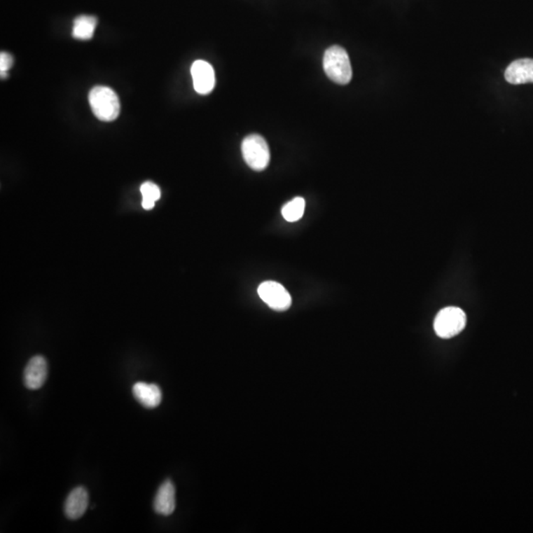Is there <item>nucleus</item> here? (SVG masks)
<instances>
[{"mask_svg": "<svg viewBox=\"0 0 533 533\" xmlns=\"http://www.w3.org/2000/svg\"><path fill=\"white\" fill-rule=\"evenodd\" d=\"M134 398L146 408L153 409L162 401V392L156 385L137 382L132 387Z\"/></svg>", "mask_w": 533, "mask_h": 533, "instance_id": "9b49d317", "label": "nucleus"}, {"mask_svg": "<svg viewBox=\"0 0 533 533\" xmlns=\"http://www.w3.org/2000/svg\"><path fill=\"white\" fill-rule=\"evenodd\" d=\"M89 496L83 487H77L67 496L64 504V513L69 520H78L88 510Z\"/></svg>", "mask_w": 533, "mask_h": 533, "instance_id": "1a4fd4ad", "label": "nucleus"}, {"mask_svg": "<svg viewBox=\"0 0 533 533\" xmlns=\"http://www.w3.org/2000/svg\"><path fill=\"white\" fill-rule=\"evenodd\" d=\"M141 193L142 195V207L147 211H151L155 207L156 201H158L161 197L160 189L158 185L153 182H144L141 186Z\"/></svg>", "mask_w": 533, "mask_h": 533, "instance_id": "4468645a", "label": "nucleus"}, {"mask_svg": "<svg viewBox=\"0 0 533 533\" xmlns=\"http://www.w3.org/2000/svg\"><path fill=\"white\" fill-rule=\"evenodd\" d=\"M176 508L175 487L170 480H166L159 487L153 501V508L158 515H170Z\"/></svg>", "mask_w": 533, "mask_h": 533, "instance_id": "9d476101", "label": "nucleus"}, {"mask_svg": "<svg viewBox=\"0 0 533 533\" xmlns=\"http://www.w3.org/2000/svg\"><path fill=\"white\" fill-rule=\"evenodd\" d=\"M323 67L328 78L340 85H347L353 77L348 53L339 46H333L325 52Z\"/></svg>", "mask_w": 533, "mask_h": 533, "instance_id": "f257e3e1", "label": "nucleus"}, {"mask_svg": "<svg viewBox=\"0 0 533 533\" xmlns=\"http://www.w3.org/2000/svg\"><path fill=\"white\" fill-rule=\"evenodd\" d=\"M243 158L250 168L255 171L265 170L270 162V149L267 141L259 134L245 137L241 146Z\"/></svg>", "mask_w": 533, "mask_h": 533, "instance_id": "7ed1b4c3", "label": "nucleus"}, {"mask_svg": "<svg viewBox=\"0 0 533 533\" xmlns=\"http://www.w3.org/2000/svg\"><path fill=\"white\" fill-rule=\"evenodd\" d=\"M194 88L197 93L207 95L211 93L216 84L214 69L205 60H196L191 69Z\"/></svg>", "mask_w": 533, "mask_h": 533, "instance_id": "423d86ee", "label": "nucleus"}, {"mask_svg": "<svg viewBox=\"0 0 533 533\" xmlns=\"http://www.w3.org/2000/svg\"><path fill=\"white\" fill-rule=\"evenodd\" d=\"M258 294L272 310H288L291 305V296L284 286L277 282L268 281L260 284Z\"/></svg>", "mask_w": 533, "mask_h": 533, "instance_id": "39448f33", "label": "nucleus"}, {"mask_svg": "<svg viewBox=\"0 0 533 533\" xmlns=\"http://www.w3.org/2000/svg\"><path fill=\"white\" fill-rule=\"evenodd\" d=\"M97 22V18L93 16L82 15L77 17L74 20L72 36L78 40H89L93 37Z\"/></svg>", "mask_w": 533, "mask_h": 533, "instance_id": "f8f14e48", "label": "nucleus"}, {"mask_svg": "<svg viewBox=\"0 0 533 533\" xmlns=\"http://www.w3.org/2000/svg\"><path fill=\"white\" fill-rule=\"evenodd\" d=\"M505 78L513 85L533 83V59H520L506 67Z\"/></svg>", "mask_w": 533, "mask_h": 533, "instance_id": "6e6552de", "label": "nucleus"}, {"mask_svg": "<svg viewBox=\"0 0 533 533\" xmlns=\"http://www.w3.org/2000/svg\"><path fill=\"white\" fill-rule=\"evenodd\" d=\"M89 104L94 115L103 122H112L120 114L119 97L115 91L106 86H97L90 91Z\"/></svg>", "mask_w": 533, "mask_h": 533, "instance_id": "f03ea898", "label": "nucleus"}, {"mask_svg": "<svg viewBox=\"0 0 533 533\" xmlns=\"http://www.w3.org/2000/svg\"><path fill=\"white\" fill-rule=\"evenodd\" d=\"M466 326V315L458 307L443 308L436 315L434 328L438 337L448 339L457 336Z\"/></svg>", "mask_w": 533, "mask_h": 533, "instance_id": "20e7f679", "label": "nucleus"}, {"mask_svg": "<svg viewBox=\"0 0 533 533\" xmlns=\"http://www.w3.org/2000/svg\"><path fill=\"white\" fill-rule=\"evenodd\" d=\"M48 365L44 357L35 356L28 361L24 371V383L28 389H39L47 380Z\"/></svg>", "mask_w": 533, "mask_h": 533, "instance_id": "0eeeda50", "label": "nucleus"}, {"mask_svg": "<svg viewBox=\"0 0 533 533\" xmlns=\"http://www.w3.org/2000/svg\"><path fill=\"white\" fill-rule=\"evenodd\" d=\"M13 64V59L11 55L7 53H1L0 55V71H1V77L6 76V72Z\"/></svg>", "mask_w": 533, "mask_h": 533, "instance_id": "2eb2a0df", "label": "nucleus"}, {"mask_svg": "<svg viewBox=\"0 0 533 533\" xmlns=\"http://www.w3.org/2000/svg\"><path fill=\"white\" fill-rule=\"evenodd\" d=\"M305 201L303 198H294L293 201L289 202L282 209V214L286 221L289 223L300 221L305 214Z\"/></svg>", "mask_w": 533, "mask_h": 533, "instance_id": "ddd939ff", "label": "nucleus"}]
</instances>
